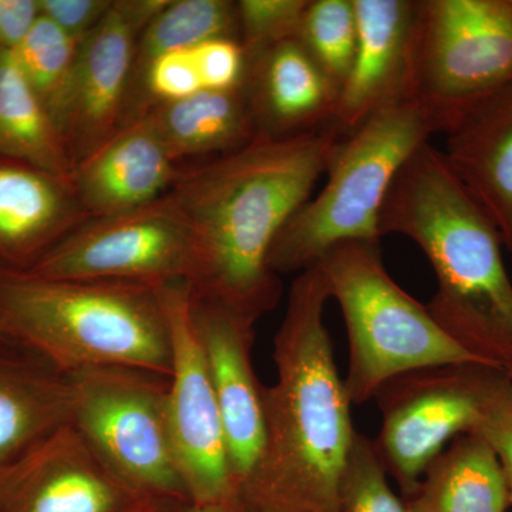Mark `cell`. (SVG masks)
Wrapping results in <instances>:
<instances>
[{
	"label": "cell",
	"mask_w": 512,
	"mask_h": 512,
	"mask_svg": "<svg viewBox=\"0 0 512 512\" xmlns=\"http://www.w3.org/2000/svg\"><path fill=\"white\" fill-rule=\"evenodd\" d=\"M404 505L407 512H505L511 503L493 450L468 433L431 461Z\"/></svg>",
	"instance_id": "cell-22"
},
{
	"label": "cell",
	"mask_w": 512,
	"mask_h": 512,
	"mask_svg": "<svg viewBox=\"0 0 512 512\" xmlns=\"http://www.w3.org/2000/svg\"><path fill=\"white\" fill-rule=\"evenodd\" d=\"M191 316L210 369L238 495L254 476L266 440L265 386L252 363L255 322L194 296Z\"/></svg>",
	"instance_id": "cell-14"
},
{
	"label": "cell",
	"mask_w": 512,
	"mask_h": 512,
	"mask_svg": "<svg viewBox=\"0 0 512 512\" xmlns=\"http://www.w3.org/2000/svg\"><path fill=\"white\" fill-rule=\"evenodd\" d=\"M67 373L22 346H0V466L72 424Z\"/></svg>",
	"instance_id": "cell-20"
},
{
	"label": "cell",
	"mask_w": 512,
	"mask_h": 512,
	"mask_svg": "<svg viewBox=\"0 0 512 512\" xmlns=\"http://www.w3.org/2000/svg\"><path fill=\"white\" fill-rule=\"evenodd\" d=\"M511 375H512V372H511Z\"/></svg>",
	"instance_id": "cell-38"
},
{
	"label": "cell",
	"mask_w": 512,
	"mask_h": 512,
	"mask_svg": "<svg viewBox=\"0 0 512 512\" xmlns=\"http://www.w3.org/2000/svg\"><path fill=\"white\" fill-rule=\"evenodd\" d=\"M0 346H19L18 343L13 340L12 336L9 335L8 330H6L5 325H3L2 318H0Z\"/></svg>",
	"instance_id": "cell-36"
},
{
	"label": "cell",
	"mask_w": 512,
	"mask_h": 512,
	"mask_svg": "<svg viewBox=\"0 0 512 512\" xmlns=\"http://www.w3.org/2000/svg\"><path fill=\"white\" fill-rule=\"evenodd\" d=\"M37 3L40 15L77 40L89 35L113 5L109 0H37Z\"/></svg>",
	"instance_id": "cell-32"
},
{
	"label": "cell",
	"mask_w": 512,
	"mask_h": 512,
	"mask_svg": "<svg viewBox=\"0 0 512 512\" xmlns=\"http://www.w3.org/2000/svg\"><path fill=\"white\" fill-rule=\"evenodd\" d=\"M315 265L348 329L345 387L352 406L375 399L384 383L412 370L461 363L491 365L458 345L437 325L426 305L393 281L384 268L379 242H343Z\"/></svg>",
	"instance_id": "cell-6"
},
{
	"label": "cell",
	"mask_w": 512,
	"mask_h": 512,
	"mask_svg": "<svg viewBox=\"0 0 512 512\" xmlns=\"http://www.w3.org/2000/svg\"><path fill=\"white\" fill-rule=\"evenodd\" d=\"M0 157L59 177L74 163L46 104L20 69L12 50L0 49Z\"/></svg>",
	"instance_id": "cell-23"
},
{
	"label": "cell",
	"mask_w": 512,
	"mask_h": 512,
	"mask_svg": "<svg viewBox=\"0 0 512 512\" xmlns=\"http://www.w3.org/2000/svg\"><path fill=\"white\" fill-rule=\"evenodd\" d=\"M215 37L238 39L235 2L170 0L138 37L131 86L134 80L143 77L148 64L158 56L173 50L192 49Z\"/></svg>",
	"instance_id": "cell-24"
},
{
	"label": "cell",
	"mask_w": 512,
	"mask_h": 512,
	"mask_svg": "<svg viewBox=\"0 0 512 512\" xmlns=\"http://www.w3.org/2000/svg\"><path fill=\"white\" fill-rule=\"evenodd\" d=\"M245 94L256 136L285 138L332 124L338 90L298 39L247 57Z\"/></svg>",
	"instance_id": "cell-17"
},
{
	"label": "cell",
	"mask_w": 512,
	"mask_h": 512,
	"mask_svg": "<svg viewBox=\"0 0 512 512\" xmlns=\"http://www.w3.org/2000/svg\"><path fill=\"white\" fill-rule=\"evenodd\" d=\"M170 0H120L80 43L72 72L53 106L74 165L123 126L138 37Z\"/></svg>",
	"instance_id": "cell-12"
},
{
	"label": "cell",
	"mask_w": 512,
	"mask_h": 512,
	"mask_svg": "<svg viewBox=\"0 0 512 512\" xmlns=\"http://www.w3.org/2000/svg\"><path fill=\"white\" fill-rule=\"evenodd\" d=\"M296 39L340 92L356 56L355 3L353 0H309Z\"/></svg>",
	"instance_id": "cell-25"
},
{
	"label": "cell",
	"mask_w": 512,
	"mask_h": 512,
	"mask_svg": "<svg viewBox=\"0 0 512 512\" xmlns=\"http://www.w3.org/2000/svg\"><path fill=\"white\" fill-rule=\"evenodd\" d=\"M318 266L296 276L274 340L276 383L264 387L266 440L238 503L285 512H343L340 484L357 431L323 320Z\"/></svg>",
	"instance_id": "cell-2"
},
{
	"label": "cell",
	"mask_w": 512,
	"mask_h": 512,
	"mask_svg": "<svg viewBox=\"0 0 512 512\" xmlns=\"http://www.w3.org/2000/svg\"><path fill=\"white\" fill-rule=\"evenodd\" d=\"M439 133L417 101L387 107L339 141L318 197L309 198L276 238L269 266L301 274L343 242H380V214L403 165Z\"/></svg>",
	"instance_id": "cell-5"
},
{
	"label": "cell",
	"mask_w": 512,
	"mask_h": 512,
	"mask_svg": "<svg viewBox=\"0 0 512 512\" xmlns=\"http://www.w3.org/2000/svg\"><path fill=\"white\" fill-rule=\"evenodd\" d=\"M446 137L448 164L512 251V82L471 107Z\"/></svg>",
	"instance_id": "cell-19"
},
{
	"label": "cell",
	"mask_w": 512,
	"mask_h": 512,
	"mask_svg": "<svg viewBox=\"0 0 512 512\" xmlns=\"http://www.w3.org/2000/svg\"><path fill=\"white\" fill-rule=\"evenodd\" d=\"M161 286L0 271V318L19 346L67 375L130 367L170 377L173 340Z\"/></svg>",
	"instance_id": "cell-4"
},
{
	"label": "cell",
	"mask_w": 512,
	"mask_h": 512,
	"mask_svg": "<svg viewBox=\"0 0 512 512\" xmlns=\"http://www.w3.org/2000/svg\"><path fill=\"white\" fill-rule=\"evenodd\" d=\"M309 0H239L238 40L247 57L296 39Z\"/></svg>",
	"instance_id": "cell-28"
},
{
	"label": "cell",
	"mask_w": 512,
	"mask_h": 512,
	"mask_svg": "<svg viewBox=\"0 0 512 512\" xmlns=\"http://www.w3.org/2000/svg\"><path fill=\"white\" fill-rule=\"evenodd\" d=\"M141 79L156 104L185 99L204 90L192 49L173 50L158 56L148 64Z\"/></svg>",
	"instance_id": "cell-30"
},
{
	"label": "cell",
	"mask_w": 512,
	"mask_h": 512,
	"mask_svg": "<svg viewBox=\"0 0 512 512\" xmlns=\"http://www.w3.org/2000/svg\"><path fill=\"white\" fill-rule=\"evenodd\" d=\"M150 498L124 483L73 424L0 466V512H134Z\"/></svg>",
	"instance_id": "cell-13"
},
{
	"label": "cell",
	"mask_w": 512,
	"mask_h": 512,
	"mask_svg": "<svg viewBox=\"0 0 512 512\" xmlns=\"http://www.w3.org/2000/svg\"><path fill=\"white\" fill-rule=\"evenodd\" d=\"M144 114L177 163L188 157L224 156L256 137L244 86L200 90L185 99L154 104Z\"/></svg>",
	"instance_id": "cell-21"
},
{
	"label": "cell",
	"mask_w": 512,
	"mask_h": 512,
	"mask_svg": "<svg viewBox=\"0 0 512 512\" xmlns=\"http://www.w3.org/2000/svg\"><path fill=\"white\" fill-rule=\"evenodd\" d=\"M202 89L234 90L244 84L247 55L234 37H215L192 47Z\"/></svg>",
	"instance_id": "cell-31"
},
{
	"label": "cell",
	"mask_w": 512,
	"mask_h": 512,
	"mask_svg": "<svg viewBox=\"0 0 512 512\" xmlns=\"http://www.w3.org/2000/svg\"><path fill=\"white\" fill-rule=\"evenodd\" d=\"M235 504H194L191 503L185 512H234Z\"/></svg>",
	"instance_id": "cell-35"
},
{
	"label": "cell",
	"mask_w": 512,
	"mask_h": 512,
	"mask_svg": "<svg viewBox=\"0 0 512 512\" xmlns=\"http://www.w3.org/2000/svg\"><path fill=\"white\" fill-rule=\"evenodd\" d=\"M343 512H407L406 505L394 494L375 443L356 433L340 484Z\"/></svg>",
	"instance_id": "cell-27"
},
{
	"label": "cell",
	"mask_w": 512,
	"mask_h": 512,
	"mask_svg": "<svg viewBox=\"0 0 512 512\" xmlns=\"http://www.w3.org/2000/svg\"><path fill=\"white\" fill-rule=\"evenodd\" d=\"M512 82V0H417L412 100L439 133Z\"/></svg>",
	"instance_id": "cell-7"
},
{
	"label": "cell",
	"mask_w": 512,
	"mask_h": 512,
	"mask_svg": "<svg viewBox=\"0 0 512 512\" xmlns=\"http://www.w3.org/2000/svg\"><path fill=\"white\" fill-rule=\"evenodd\" d=\"M183 171L146 114H141L74 165L70 183L84 214L92 220L160 200L173 190Z\"/></svg>",
	"instance_id": "cell-16"
},
{
	"label": "cell",
	"mask_w": 512,
	"mask_h": 512,
	"mask_svg": "<svg viewBox=\"0 0 512 512\" xmlns=\"http://www.w3.org/2000/svg\"><path fill=\"white\" fill-rule=\"evenodd\" d=\"M505 372L481 363L431 366L380 387L375 399L382 429L373 443L387 476L404 494L417 490L448 443L476 430L485 400Z\"/></svg>",
	"instance_id": "cell-9"
},
{
	"label": "cell",
	"mask_w": 512,
	"mask_h": 512,
	"mask_svg": "<svg viewBox=\"0 0 512 512\" xmlns=\"http://www.w3.org/2000/svg\"><path fill=\"white\" fill-rule=\"evenodd\" d=\"M195 268L194 234L168 192L146 207L83 222L22 272L46 279L191 285Z\"/></svg>",
	"instance_id": "cell-10"
},
{
	"label": "cell",
	"mask_w": 512,
	"mask_h": 512,
	"mask_svg": "<svg viewBox=\"0 0 512 512\" xmlns=\"http://www.w3.org/2000/svg\"><path fill=\"white\" fill-rule=\"evenodd\" d=\"M80 43L82 40L67 35L52 20L40 15L25 40L13 50L20 69L49 113L66 86Z\"/></svg>",
	"instance_id": "cell-26"
},
{
	"label": "cell",
	"mask_w": 512,
	"mask_h": 512,
	"mask_svg": "<svg viewBox=\"0 0 512 512\" xmlns=\"http://www.w3.org/2000/svg\"><path fill=\"white\" fill-rule=\"evenodd\" d=\"M173 340L168 423L178 468L194 504H235L227 443L207 359L191 316L188 282L161 286Z\"/></svg>",
	"instance_id": "cell-11"
},
{
	"label": "cell",
	"mask_w": 512,
	"mask_h": 512,
	"mask_svg": "<svg viewBox=\"0 0 512 512\" xmlns=\"http://www.w3.org/2000/svg\"><path fill=\"white\" fill-rule=\"evenodd\" d=\"M190 504L174 498H150L134 512H185Z\"/></svg>",
	"instance_id": "cell-34"
},
{
	"label": "cell",
	"mask_w": 512,
	"mask_h": 512,
	"mask_svg": "<svg viewBox=\"0 0 512 512\" xmlns=\"http://www.w3.org/2000/svg\"><path fill=\"white\" fill-rule=\"evenodd\" d=\"M343 134L330 124L247 146L183 171L171 194L192 229L195 299L252 322L272 311L281 282L269 266L276 238L311 198Z\"/></svg>",
	"instance_id": "cell-1"
},
{
	"label": "cell",
	"mask_w": 512,
	"mask_h": 512,
	"mask_svg": "<svg viewBox=\"0 0 512 512\" xmlns=\"http://www.w3.org/2000/svg\"><path fill=\"white\" fill-rule=\"evenodd\" d=\"M234 512H285V511L269 510V508L252 507V505L238 503V501H237V503H235Z\"/></svg>",
	"instance_id": "cell-37"
},
{
	"label": "cell",
	"mask_w": 512,
	"mask_h": 512,
	"mask_svg": "<svg viewBox=\"0 0 512 512\" xmlns=\"http://www.w3.org/2000/svg\"><path fill=\"white\" fill-rule=\"evenodd\" d=\"M493 450L503 468L512 504V375L505 372L488 394L473 431Z\"/></svg>",
	"instance_id": "cell-29"
},
{
	"label": "cell",
	"mask_w": 512,
	"mask_h": 512,
	"mask_svg": "<svg viewBox=\"0 0 512 512\" xmlns=\"http://www.w3.org/2000/svg\"><path fill=\"white\" fill-rule=\"evenodd\" d=\"M72 424L138 493L191 503L168 423L170 377L130 367L70 373Z\"/></svg>",
	"instance_id": "cell-8"
},
{
	"label": "cell",
	"mask_w": 512,
	"mask_h": 512,
	"mask_svg": "<svg viewBox=\"0 0 512 512\" xmlns=\"http://www.w3.org/2000/svg\"><path fill=\"white\" fill-rule=\"evenodd\" d=\"M87 220L70 180L0 157V271H28Z\"/></svg>",
	"instance_id": "cell-18"
},
{
	"label": "cell",
	"mask_w": 512,
	"mask_h": 512,
	"mask_svg": "<svg viewBox=\"0 0 512 512\" xmlns=\"http://www.w3.org/2000/svg\"><path fill=\"white\" fill-rule=\"evenodd\" d=\"M39 18L37 0H0V49H18Z\"/></svg>",
	"instance_id": "cell-33"
},
{
	"label": "cell",
	"mask_w": 512,
	"mask_h": 512,
	"mask_svg": "<svg viewBox=\"0 0 512 512\" xmlns=\"http://www.w3.org/2000/svg\"><path fill=\"white\" fill-rule=\"evenodd\" d=\"M380 235L412 239L429 259L437 292L427 309L448 336L512 372V282L500 232L427 143L403 165L380 214Z\"/></svg>",
	"instance_id": "cell-3"
},
{
	"label": "cell",
	"mask_w": 512,
	"mask_h": 512,
	"mask_svg": "<svg viewBox=\"0 0 512 512\" xmlns=\"http://www.w3.org/2000/svg\"><path fill=\"white\" fill-rule=\"evenodd\" d=\"M357 49L332 126L343 136L376 113L412 100L417 0H353Z\"/></svg>",
	"instance_id": "cell-15"
}]
</instances>
